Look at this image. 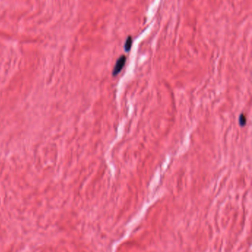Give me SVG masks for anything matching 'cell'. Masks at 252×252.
<instances>
[{
  "label": "cell",
  "instance_id": "cell-1",
  "mask_svg": "<svg viewBox=\"0 0 252 252\" xmlns=\"http://www.w3.org/2000/svg\"><path fill=\"white\" fill-rule=\"evenodd\" d=\"M126 61H127V58L124 55H121L116 61V64H115V67H114L113 72H112V75L113 76H116L121 72V71L122 70V69L124 68V65L126 64Z\"/></svg>",
  "mask_w": 252,
  "mask_h": 252
},
{
  "label": "cell",
  "instance_id": "cell-2",
  "mask_svg": "<svg viewBox=\"0 0 252 252\" xmlns=\"http://www.w3.org/2000/svg\"><path fill=\"white\" fill-rule=\"evenodd\" d=\"M132 44H133V38L131 36H129L127 38V41L125 42V44H124V49H125L126 52H129L130 50L132 47Z\"/></svg>",
  "mask_w": 252,
  "mask_h": 252
},
{
  "label": "cell",
  "instance_id": "cell-3",
  "mask_svg": "<svg viewBox=\"0 0 252 252\" xmlns=\"http://www.w3.org/2000/svg\"><path fill=\"white\" fill-rule=\"evenodd\" d=\"M239 124L240 125L242 126V127H244V126L245 125V124H246V117H245V116L243 114H242L240 116Z\"/></svg>",
  "mask_w": 252,
  "mask_h": 252
}]
</instances>
